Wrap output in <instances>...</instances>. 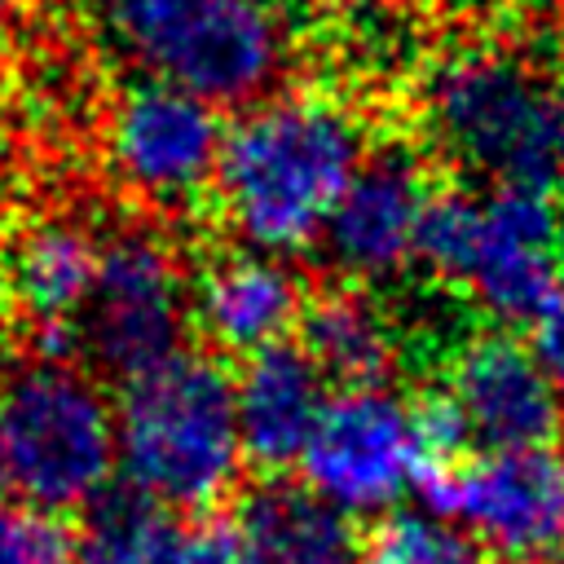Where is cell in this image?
Returning a JSON list of instances; mask_svg holds the SVG:
<instances>
[{"label": "cell", "instance_id": "cell-1", "mask_svg": "<svg viewBox=\"0 0 564 564\" xmlns=\"http://www.w3.org/2000/svg\"><path fill=\"white\" fill-rule=\"evenodd\" d=\"M361 115L330 93H273L225 128L216 198L251 251L291 256L322 238L326 216L366 163Z\"/></svg>", "mask_w": 564, "mask_h": 564}, {"label": "cell", "instance_id": "cell-19", "mask_svg": "<svg viewBox=\"0 0 564 564\" xmlns=\"http://www.w3.org/2000/svg\"><path fill=\"white\" fill-rule=\"evenodd\" d=\"M361 564H485V546L441 511H392L361 542Z\"/></svg>", "mask_w": 564, "mask_h": 564}, {"label": "cell", "instance_id": "cell-22", "mask_svg": "<svg viewBox=\"0 0 564 564\" xmlns=\"http://www.w3.org/2000/svg\"><path fill=\"white\" fill-rule=\"evenodd\" d=\"M176 564H260V560L238 520L212 516V520H198L189 533H181Z\"/></svg>", "mask_w": 564, "mask_h": 564}, {"label": "cell", "instance_id": "cell-24", "mask_svg": "<svg viewBox=\"0 0 564 564\" xmlns=\"http://www.w3.org/2000/svg\"><path fill=\"white\" fill-rule=\"evenodd\" d=\"M304 4H313V9H322V13H330V18H348V22H370V18H379L392 0H304Z\"/></svg>", "mask_w": 564, "mask_h": 564}, {"label": "cell", "instance_id": "cell-2", "mask_svg": "<svg viewBox=\"0 0 564 564\" xmlns=\"http://www.w3.org/2000/svg\"><path fill=\"white\" fill-rule=\"evenodd\" d=\"M97 35L141 70L207 106L273 97L291 31L273 0H88Z\"/></svg>", "mask_w": 564, "mask_h": 564}, {"label": "cell", "instance_id": "cell-18", "mask_svg": "<svg viewBox=\"0 0 564 564\" xmlns=\"http://www.w3.org/2000/svg\"><path fill=\"white\" fill-rule=\"evenodd\" d=\"M70 564H176L181 529L167 507L137 489L101 494L70 533Z\"/></svg>", "mask_w": 564, "mask_h": 564}, {"label": "cell", "instance_id": "cell-21", "mask_svg": "<svg viewBox=\"0 0 564 564\" xmlns=\"http://www.w3.org/2000/svg\"><path fill=\"white\" fill-rule=\"evenodd\" d=\"M75 542L57 516L31 511L0 489V564H70Z\"/></svg>", "mask_w": 564, "mask_h": 564}, {"label": "cell", "instance_id": "cell-9", "mask_svg": "<svg viewBox=\"0 0 564 564\" xmlns=\"http://www.w3.org/2000/svg\"><path fill=\"white\" fill-rule=\"evenodd\" d=\"M106 167L141 203L181 212L216 189L225 128L216 106L159 84L132 79L106 110Z\"/></svg>", "mask_w": 564, "mask_h": 564}, {"label": "cell", "instance_id": "cell-26", "mask_svg": "<svg viewBox=\"0 0 564 564\" xmlns=\"http://www.w3.org/2000/svg\"><path fill=\"white\" fill-rule=\"evenodd\" d=\"M555 260H560V273H564V212H560V225H555Z\"/></svg>", "mask_w": 564, "mask_h": 564}, {"label": "cell", "instance_id": "cell-23", "mask_svg": "<svg viewBox=\"0 0 564 564\" xmlns=\"http://www.w3.org/2000/svg\"><path fill=\"white\" fill-rule=\"evenodd\" d=\"M529 326H533L529 352L538 357V366L551 379V388L564 397V295H555Z\"/></svg>", "mask_w": 564, "mask_h": 564}, {"label": "cell", "instance_id": "cell-11", "mask_svg": "<svg viewBox=\"0 0 564 564\" xmlns=\"http://www.w3.org/2000/svg\"><path fill=\"white\" fill-rule=\"evenodd\" d=\"M445 397L463 414L467 441L480 449L555 445L564 427V397L542 375L529 344L507 330H480L449 352Z\"/></svg>", "mask_w": 564, "mask_h": 564}, {"label": "cell", "instance_id": "cell-10", "mask_svg": "<svg viewBox=\"0 0 564 564\" xmlns=\"http://www.w3.org/2000/svg\"><path fill=\"white\" fill-rule=\"evenodd\" d=\"M432 203L423 163L392 145L366 154L322 229L326 260L352 282H392L419 260V229Z\"/></svg>", "mask_w": 564, "mask_h": 564}, {"label": "cell", "instance_id": "cell-16", "mask_svg": "<svg viewBox=\"0 0 564 564\" xmlns=\"http://www.w3.org/2000/svg\"><path fill=\"white\" fill-rule=\"evenodd\" d=\"M304 352L339 388H383L401 361V326L366 286H330L304 308Z\"/></svg>", "mask_w": 564, "mask_h": 564}, {"label": "cell", "instance_id": "cell-4", "mask_svg": "<svg viewBox=\"0 0 564 564\" xmlns=\"http://www.w3.org/2000/svg\"><path fill=\"white\" fill-rule=\"evenodd\" d=\"M115 449L128 489L167 511H198L225 498L247 463L225 366L176 352L132 379L115 405Z\"/></svg>", "mask_w": 564, "mask_h": 564}, {"label": "cell", "instance_id": "cell-6", "mask_svg": "<svg viewBox=\"0 0 564 564\" xmlns=\"http://www.w3.org/2000/svg\"><path fill=\"white\" fill-rule=\"evenodd\" d=\"M189 326V278L154 229H119L101 242L97 282L84 308L79 344L88 357L132 383L181 352Z\"/></svg>", "mask_w": 564, "mask_h": 564}, {"label": "cell", "instance_id": "cell-20", "mask_svg": "<svg viewBox=\"0 0 564 564\" xmlns=\"http://www.w3.org/2000/svg\"><path fill=\"white\" fill-rule=\"evenodd\" d=\"M476 242H480V194H467V189L432 194L419 229V264L441 282L463 286Z\"/></svg>", "mask_w": 564, "mask_h": 564}, {"label": "cell", "instance_id": "cell-17", "mask_svg": "<svg viewBox=\"0 0 564 564\" xmlns=\"http://www.w3.org/2000/svg\"><path fill=\"white\" fill-rule=\"evenodd\" d=\"M238 524L260 564H361L352 516L317 498L308 485H260L247 494Z\"/></svg>", "mask_w": 564, "mask_h": 564}, {"label": "cell", "instance_id": "cell-7", "mask_svg": "<svg viewBox=\"0 0 564 564\" xmlns=\"http://www.w3.org/2000/svg\"><path fill=\"white\" fill-rule=\"evenodd\" d=\"M304 485L344 516H392L419 489L427 454L414 405L392 388H344L326 401L300 458Z\"/></svg>", "mask_w": 564, "mask_h": 564}, {"label": "cell", "instance_id": "cell-14", "mask_svg": "<svg viewBox=\"0 0 564 564\" xmlns=\"http://www.w3.org/2000/svg\"><path fill=\"white\" fill-rule=\"evenodd\" d=\"M304 278L286 256L269 251H225L189 286V322L207 335L216 352L256 357L286 344L304 322Z\"/></svg>", "mask_w": 564, "mask_h": 564}, {"label": "cell", "instance_id": "cell-28", "mask_svg": "<svg viewBox=\"0 0 564 564\" xmlns=\"http://www.w3.org/2000/svg\"><path fill=\"white\" fill-rule=\"evenodd\" d=\"M507 564H560V560H507Z\"/></svg>", "mask_w": 564, "mask_h": 564}, {"label": "cell", "instance_id": "cell-25", "mask_svg": "<svg viewBox=\"0 0 564 564\" xmlns=\"http://www.w3.org/2000/svg\"><path fill=\"white\" fill-rule=\"evenodd\" d=\"M9 26H13V0H0V44L9 40Z\"/></svg>", "mask_w": 564, "mask_h": 564}, {"label": "cell", "instance_id": "cell-13", "mask_svg": "<svg viewBox=\"0 0 564 564\" xmlns=\"http://www.w3.org/2000/svg\"><path fill=\"white\" fill-rule=\"evenodd\" d=\"M101 242L75 216H35L4 251V291L35 335V357L70 361L79 344L75 317L88 308Z\"/></svg>", "mask_w": 564, "mask_h": 564}, {"label": "cell", "instance_id": "cell-15", "mask_svg": "<svg viewBox=\"0 0 564 564\" xmlns=\"http://www.w3.org/2000/svg\"><path fill=\"white\" fill-rule=\"evenodd\" d=\"M326 401V375L304 348L278 344L247 357L242 375L234 379L242 458L260 471L300 467Z\"/></svg>", "mask_w": 564, "mask_h": 564}, {"label": "cell", "instance_id": "cell-27", "mask_svg": "<svg viewBox=\"0 0 564 564\" xmlns=\"http://www.w3.org/2000/svg\"><path fill=\"white\" fill-rule=\"evenodd\" d=\"M560 181H564V110H560Z\"/></svg>", "mask_w": 564, "mask_h": 564}, {"label": "cell", "instance_id": "cell-3", "mask_svg": "<svg viewBox=\"0 0 564 564\" xmlns=\"http://www.w3.org/2000/svg\"><path fill=\"white\" fill-rule=\"evenodd\" d=\"M560 110L564 88L498 44L454 48L419 84V119L432 145L498 185L551 189L560 181Z\"/></svg>", "mask_w": 564, "mask_h": 564}, {"label": "cell", "instance_id": "cell-5", "mask_svg": "<svg viewBox=\"0 0 564 564\" xmlns=\"http://www.w3.org/2000/svg\"><path fill=\"white\" fill-rule=\"evenodd\" d=\"M119 467L101 383L53 357L0 370V489L44 516L93 507Z\"/></svg>", "mask_w": 564, "mask_h": 564}, {"label": "cell", "instance_id": "cell-8", "mask_svg": "<svg viewBox=\"0 0 564 564\" xmlns=\"http://www.w3.org/2000/svg\"><path fill=\"white\" fill-rule=\"evenodd\" d=\"M427 511L463 524L507 560L564 555V449H485L471 463L427 467L419 480Z\"/></svg>", "mask_w": 564, "mask_h": 564}, {"label": "cell", "instance_id": "cell-12", "mask_svg": "<svg viewBox=\"0 0 564 564\" xmlns=\"http://www.w3.org/2000/svg\"><path fill=\"white\" fill-rule=\"evenodd\" d=\"M555 225L546 189L533 185H498L480 194V242L463 291L476 308L502 326L533 322L555 300Z\"/></svg>", "mask_w": 564, "mask_h": 564}]
</instances>
